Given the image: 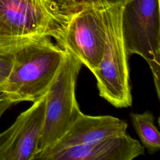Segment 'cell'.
I'll return each instance as SVG.
<instances>
[{"label":"cell","mask_w":160,"mask_h":160,"mask_svg":"<svg viewBox=\"0 0 160 160\" xmlns=\"http://www.w3.org/2000/svg\"><path fill=\"white\" fill-rule=\"evenodd\" d=\"M68 17L56 0H0V53L14 54L44 37L54 39Z\"/></svg>","instance_id":"6da1fadb"},{"label":"cell","mask_w":160,"mask_h":160,"mask_svg":"<svg viewBox=\"0 0 160 160\" xmlns=\"http://www.w3.org/2000/svg\"><path fill=\"white\" fill-rule=\"evenodd\" d=\"M64 50L44 37L14 54V62L2 91L15 104L34 102L48 91L61 65Z\"/></svg>","instance_id":"7a4b0ae2"},{"label":"cell","mask_w":160,"mask_h":160,"mask_svg":"<svg viewBox=\"0 0 160 160\" xmlns=\"http://www.w3.org/2000/svg\"><path fill=\"white\" fill-rule=\"evenodd\" d=\"M111 4L104 0H90L69 8L68 20L54 38L58 46L92 72L102 60L107 15Z\"/></svg>","instance_id":"3957f363"},{"label":"cell","mask_w":160,"mask_h":160,"mask_svg":"<svg viewBox=\"0 0 160 160\" xmlns=\"http://www.w3.org/2000/svg\"><path fill=\"white\" fill-rule=\"evenodd\" d=\"M123 5L111 4L106 19V42L102 60L92 74L99 96L116 108L132 105L128 55L122 31Z\"/></svg>","instance_id":"277c9868"},{"label":"cell","mask_w":160,"mask_h":160,"mask_svg":"<svg viewBox=\"0 0 160 160\" xmlns=\"http://www.w3.org/2000/svg\"><path fill=\"white\" fill-rule=\"evenodd\" d=\"M82 65L75 56L64 50L58 74L46 92L44 122L38 154L60 139L81 112L76 86Z\"/></svg>","instance_id":"5b68a950"},{"label":"cell","mask_w":160,"mask_h":160,"mask_svg":"<svg viewBox=\"0 0 160 160\" xmlns=\"http://www.w3.org/2000/svg\"><path fill=\"white\" fill-rule=\"evenodd\" d=\"M121 24L128 55H139L147 62L159 99V0L129 1L123 6Z\"/></svg>","instance_id":"8992f818"},{"label":"cell","mask_w":160,"mask_h":160,"mask_svg":"<svg viewBox=\"0 0 160 160\" xmlns=\"http://www.w3.org/2000/svg\"><path fill=\"white\" fill-rule=\"evenodd\" d=\"M46 93L0 133V160H33L38 152L45 117Z\"/></svg>","instance_id":"52a82bcc"},{"label":"cell","mask_w":160,"mask_h":160,"mask_svg":"<svg viewBox=\"0 0 160 160\" xmlns=\"http://www.w3.org/2000/svg\"><path fill=\"white\" fill-rule=\"evenodd\" d=\"M127 128V122L119 118L109 115L90 116L81 112L63 136L39 152L35 159L45 160L50 154L68 148L126 133Z\"/></svg>","instance_id":"ba28073f"},{"label":"cell","mask_w":160,"mask_h":160,"mask_svg":"<svg viewBox=\"0 0 160 160\" xmlns=\"http://www.w3.org/2000/svg\"><path fill=\"white\" fill-rule=\"evenodd\" d=\"M144 154V148L127 133L54 152L45 160H131Z\"/></svg>","instance_id":"9c48e42d"},{"label":"cell","mask_w":160,"mask_h":160,"mask_svg":"<svg viewBox=\"0 0 160 160\" xmlns=\"http://www.w3.org/2000/svg\"><path fill=\"white\" fill-rule=\"evenodd\" d=\"M131 122L142 146L149 154H154L160 149V134L154 124V117L149 111L142 113L131 112Z\"/></svg>","instance_id":"30bf717a"},{"label":"cell","mask_w":160,"mask_h":160,"mask_svg":"<svg viewBox=\"0 0 160 160\" xmlns=\"http://www.w3.org/2000/svg\"><path fill=\"white\" fill-rule=\"evenodd\" d=\"M14 54L0 53V93H2L6 81L11 72Z\"/></svg>","instance_id":"8fae6325"},{"label":"cell","mask_w":160,"mask_h":160,"mask_svg":"<svg viewBox=\"0 0 160 160\" xmlns=\"http://www.w3.org/2000/svg\"><path fill=\"white\" fill-rule=\"evenodd\" d=\"M87 1H90V0H68L67 2L62 4L61 5V6L64 10H67L69 8H70L71 6H75L76 4L82 3V2ZM104 1H108L110 3H113V4H121L124 6V4H126L128 2H129L131 0H104Z\"/></svg>","instance_id":"7c38bea8"},{"label":"cell","mask_w":160,"mask_h":160,"mask_svg":"<svg viewBox=\"0 0 160 160\" xmlns=\"http://www.w3.org/2000/svg\"><path fill=\"white\" fill-rule=\"evenodd\" d=\"M14 104H15V103L12 101L4 95L3 97L0 99V118L7 109Z\"/></svg>","instance_id":"4fadbf2b"},{"label":"cell","mask_w":160,"mask_h":160,"mask_svg":"<svg viewBox=\"0 0 160 160\" xmlns=\"http://www.w3.org/2000/svg\"><path fill=\"white\" fill-rule=\"evenodd\" d=\"M68 1V0H57V1H58L59 3L61 5H62V4L65 3V2H67Z\"/></svg>","instance_id":"5bb4252c"},{"label":"cell","mask_w":160,"mask_h":160,"mask_svg":"<svg viewBox=\"0 0 160 160\" xmlns=\"http://www.w3.org/2000/svg\"><path fill=\"white\" fill-rule=\"evenodd\" d=\"M3 94H1V93H0V99H1L2 97H3Z\"/></svg>","instance_id":"9a60e30c"},{"label":"cell","mask_w":160,"mask_h":160,"mask_svg":"<svg viewBox=\"0 0 160 160\" xmlns=\"http://www.w3.org/2000/svg\"><path fill=\"white\" fill-rule=\"evenodd\" d=\"M56 1H57V0H56Z\"/></svg>","instance_id":"2e32d148"}]
</instances>
